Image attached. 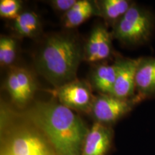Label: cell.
I'll return each instance as SVG.
<instances>
[{"mask_svg":"<svg viewBox=\"0 0 155 155\" xmlns=\"http://www.w3.org/2000/svg\"><path fill=\"white\" fill-rule=\"evenodd\" d=\"M16 57V42L9 37L0 38V63L2 65H9Z\"/></svg>","mask_w":155,"mask_h":155,"instance_id":"15","label":"cell"},{"mask_svg":"<svg viewBox=\"0 0 155 155\" xmlns=\"http://www.w3.org/2000/svg\"><path fill=\"white\" fill-rule=\"evenodd\" d=\"M111 34L100 25L91 32L85 46L83 58L89 63L104 61L111 55Z\"/></svg>","mask_w":155,"mask_h":155,"instance_id":"7","label":"cell"},{"mask_svg":"<svg viewBox=\"0 0 155 155\" xmlns=\"http://www.w3.org/2000/svg\"><path fill=\"white\" fill-rule=\"evenodd\" d=\"M135 83L137 96L141 100L155 97V58H140Z\"/></svg>","mask_w":155,"mask_h":155,"instance_id":"9","label":"cell"},{"mask_svg":"<svg viewBox=\"0 0 155 155\" xmlns=\"http://www.w3.org/2000/svg\"><path fill=\"white\" fill-rule=\"evenodd\" d=\"M134 3L128 0H102L96 2L98 15L114 24L126 14Z\"/></svg>","mask_w":155,"mask_h":155,"instance_id":"13","label":"cell"},{"mask_svg":"<svg viewBox=\"0 0 155 155\" xmlns=\"http://www.w3.org/2000/svg\"><path fill=\"white\" fill-rule=\"evenodd\" d=\"M83 53L74 39L54 35L46 40L37 59V68L42 76L59 88L76 79Z\"/></svg>","mask_w":155,"mask_h":155,"instance_id":"2","label":"cell"},{"mask_svg":"<svg viewBox=\"0 0 155 155\" xmlns=\"http://www.w3.org/2000/svg\"><path fill=\"white\" fill-rule=\"evenodd\" d=\"M141 101L137 96L131 99H122L112 95L102 94L94 98L91 111L98 123H111L130 112Z\"/></svg>","mask_w":155,"mask_h":155,"instance_id":"4","label":"cell"},{"mask_svg":"<svg viewBox=\"0 0 155 155\" xmlns=\"http://www.w3.org/2000/svg\"><path fill=\"white\" fill-rule=\"evenodd\" d=\"M21 7L22 2L17 0H2L0 2V16L15 20L20 14Z\"/></svg>","mask_w":155,"mask_h":155,"instance_id":"18","label":"cell"},{"mask_svg":"<svg viewBox=\"0 0 155 155\" xmlns=\"http://www.w3.org/2000/svg\"><path fill=\"white\" fill-rule=\"evenodd\" d=\"M155 26L154 15L134 3L126 14L114 24L113 35L121 43L136 46L147 43Z\"/></svg>","mask_w":155,"mask_h":155,"instance_id":"3","label":"cell"},{"mask_svg":"<svg viewBox=\"0 0 155 155\" xmlns=\"http://www.w3.org/2000/svg\"><path fill=\"white\" fill-rule=\"evenodd\" d=\"M16 73L19 83L22 89L23 94L26 100L28 101L32 98L35 91V83L32 75L26 70L23 68H14Z\"/></svg>","mask_w":155,"mask_h":155,"instance_id":"17","label":"cell"},{"mask_svg":"<svg viewBox=\"0 0 155 155\" xmlns=\"http://www.w3.org/2000/svg\"><path fill=\"white\" fill-rule=\"evenodd\" d=\"M11 155H49L48 147L38 135L22 133L12 141Z\"/></svg>","mask_w":155,"mask_h":155,"instance_id":"10","label":"cell"},{"mask_svg":"<svg viewBox=\"0 0 155 155\" xmlns=\"http://www.w3.org/2000/svg\"><path fill=\"white\" fill-rule=\"evenodd\" d=\"M14 28L19 35L24 37L35 35L40 28V20L38 15L32 12L20 13L15 19Z\"/></svg>","mask_w":155,"mask_h":155,"instance_id":"14","label":"cell"},{"mask_svg":"<svg viewBox=\"0 0 155 155\" xmlns=\"http://www.w3.org/2000/svg\"><path fill=\"white\" fill-rule=\"evenodd\" d=\"M60 104L71 109L91 111L94 98L91 87L85 81L75 80L56 88Z\"/></svg>","mask_w":155,"mask_h":155,"instance_id":"5","label":"cell"},{"mask_svg":"<svg viewBox=\"0 0 155 155\" xmlns=\"http://www.w3.org/2000/svg\"><path fill=\"white\" fill-rule=\"evenodd\" d=\"M6 86L14 101L19 106L25 105L28 101L25 98L22 89L19 84L15 69L9 72L6 81Z\"/></svg>","mask_w":155,"mask_h":155,"instance_id":"16","label":"cell"},{"mask_svg":"<svg viewBox=\"0 0 155 155\" xmlns=\"http://www.w3.org/2000/svg\"><path fill=\"white\" fill-rule=\"evenodd\" d=\"M77 0H53L51 2V5L56 10L66 13L74 5Z\"/></svg>","mask_w":155,"mask_h":155,"instance_id":"19","label":"cell"},{"mask_svg":"<svg viewBox=\"0 0 155 155\" xmlns=\"http://www.w3.org/2000/svg\"><path fill=\"white\" fill-rule=\"evenodd\" d=\"M139 60L122 58L116 61L117 75L111 95L122 99H131L136 94V73Z\"/></svg>","mask_w":155,"mask_h":155,"instance_id":"6","label":"cell"},{"mask_svg":"<svg viewBox=\"0 0 155 155\" xmlns=\"http://www.w3.org/2000/svg\"><path fill=\"white\" fill-rule=\"evenodd\" d=\"M94 15H98L96 3L88 0H78L74 6L63 16V26L74 28Z\"/></svg>","mask_w":155,"mask_h":155,"instance_id":"11","label":"cell"},{"mask_svg":"<svg viewBox=\"0 0 155 155\" xmlns=\"http://www.w3.org/2000/svg\"><path fill=\"white\" fill-rule=\"evenodd\" d=\"M117 63L100 65L92 73L91 81L94 86L103 94L111 95L117 75Z\"/></svg>","mask_w":155,"mask_h":155,"instance_id":"12","label":"cell"},{"mask_svg":"<svg viewBox=\"0 0 155 155\" xmlns=\"http://www.w3.org/2000/svg\"><path fill=\"white\" fill-rule=\"evenodd\" d=\"M31 114L58 155H81L89 129L72 109L55 102L38 103Z\"/></svg>","mask_w":155,"mask_h":155,"instance_id":"1","label":"cell"},{"mask_svg":"<svg viewBox=\"0 0 155 155\" xmlns=\"http://www.w3.org/2000/svg\"><path fill=\"white\" fill-rule=\"evenodd\" d=\"M111 130L96 122L89 129L83 142L81 155H106L111 147Z\"/></svg>","mask_w":155,"mask_h":155,"instance_id":"8","label":"cell"}]
</instances>
